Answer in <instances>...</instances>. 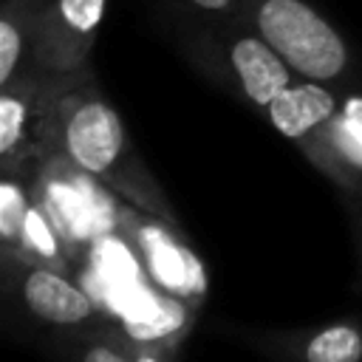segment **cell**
I'll list each match as a JSON object with an SVG mask.
<instances>
[{
	"label": "cell",
	"instance_id": "6da1fadb",
	"mask_svg": "<svg viewBox=\"0 0 362 362\" xmlns=\"http://www.w3.org/2000/svg\"><path fill=\"white\" fill-rule=\"evenodd\" d=\"M57 144L79 170L144 201L141 192L150 189V181L139 170L119 113L96 90L88 68L59 76Z\"/></svg>",
	"mask_w": 362,
	"mask_h": 362
},
{
	"label": "cell",
	"instance_id": "7a4b0ae2",
	"mask_svg": "<svg viewBox=\"0 0 362 362\" xmlns=\"http://www.w3.org/2000/svg\"><path fill=\"white\" fill-rule=\"evenodd\" d=\"M246 17L255 31L294 68V74L328 82L345 71V40L305 0H249Z\"/></svg>",
	"mask_w": 362,
	"mask_h": 362
},
{
	"label": "cell",
	"instance_id": "3957f363",
	"mask_svg": "<svg viewBox=\"0 0 362 362\" xmlns=\"http://www.w3.org/2000/svg\"><path fill=\"white\" fill-rule=\"evenodd\" d=\"M107 0H42L34 23L31 65L48 74L88 68Z\"/></svg>",
	"mask_w": 362,
	"mask_h": 362
},
{
	"label": "cell",
	"instance_id": "277c9868",
	"mask_svg": "<svg viewBox=\"0 0 362 362\" xmlns=\"http://www.w3.org/2000/svg\"><path fill=\"white\" fill-rule=\"evenodd\" d=\"M96 181L65 156L51 167L45 178L48 215L71 240H99L113 226V206L107 204Z\"/></svg>",
	"mask_w": 362,
	"mask_h": 362
},
{
	"label": "cell",
	"instance_id": "5b68a950",
	"mask_svg": "<svg viewBox=\"0 0 362 362\" xmlns=\"http://www.w3.org/2000/svg\"><path fill=\"white\" fill-rule=\"evenodd\" d=\"M133 238L150 277L156 280V286H161V291L184 303H198L206 294L204 263L189 246H184L156 223H141L139 229H133Z\"/></svg>",
	"mask_w": 362,
	"mask_h": 362
},
{
	"label": "cell",
	"instance_id": "8992f818",
	"mask_svg": "<svg viewBox=\"0 0 362 362\" xmlns=\"http://www.w3.org/2000/svg\"><path fill=\"white\" fill-rule=\"evenodd\" d=\"M226 62H229V71L238 79L243 96L263 110L280 90H286L291 85L294 68L257 31L232 37L229 48H226Z\"/></svg>",
	"mask_w": 362,
	"mask_h": 362
},
{
	"label": "cell",
	"instance_id": "52a82bcc",
	"mask_svg": "<svg viewBox=\"0 0 362 362\" xmlns=\"http://www.w3.org/2000/svg\"><path fill=\"white\" fill-rule=\"evenodd\" d=\"M337 107H339L337 96L328 88H322L317 79H308V82H291L286 90H280L269 102L266 116L286 139L303 141L308 133L325 130Z\"/></svg>",
	"mask_w": 362,
	"mask_h": 362
},
{
	"label": "cell",
	"instance_id": "ba28073f",
	"mask_svg": "<svg viewBox=\"0 0 362 362\" xmlns=\"http://www.w3.org/2000/svg\"><path fill=\"white\" fill-rule=\"evenodd\" d=\"M23 300L25 305L45 322L57 325H74L90 317L93 300L88 291L65 280L62 274L51 269H34L23 283Z\"/></svg>",
	"mask_w": 362,
	"mask_h": 362
},
{
	"label": "cell",
	"instance_id": "9c48e42d",
	"mask_svg": "<svg viewBox=\"0 0 362 362\" xmlns=\"http://www.w3.org/2000/svg\"><path fill=\"white\" fill-rule=\"evenodd\" d=\"M42 0H6L0 14V88L31 68L34 23Z\"/></svg>",
	"mask_w": 362,
	"mask_h": 362
},
{
	"label": "cell",
	"instance_id": "30bf717a",
	"mask_svg": "<svg viewBox=\"0 0 362 362\" xmlns=\"http://www.w3.org/2000/svg\"><path fill=\"white\" fill-rule=\"evenodd\" d=\"M124 328L133 339L141 342H153V339H164L173 337L184 328L187 322V308L184 300L173 297V294H150L141 291L122 314Z\"/></svg>",
	"mask_w": 362,
	"mask_h": 362
},
{
	"label": "cell",
	"instance_id": "8fae6325",
	"mask_svg": "<svg viewBox=\"0 0 362 362\" xmlns=\"http://www.w3.org/2000/svg\"><path fill=\"white\" fill-rule=\"evenodd\" d=\"M322 141L348 167L362 170V96H348L322 130Z\"/></svg>",
	"mask_w": 362,
	"mask_h": 362
},
{
	"label": "cell",
	"instance_id": "7c38bea8",
	"mask_svg": "<svg viewBox=\"0 0 362 362\" xmlns=\"http://www.w3.org/2000/svg\"><path fill=\"white\" fill-rule=\"evenodd\" d=\"M362 334L351 325H331L314 334L305 345V362H359Z\"/></svg>",
	"mask_w": 362,
	"mask_h": 362
},
{
	"label": "cell",
	"instance_id": "4fadbf2b",
	"mask_svg": "<svg viewBox=\"0 0 362 362\" xmlns=\"http://www.w3.org/2000/svg\"><path fill=\"white\" fill-rule=\"evenodd\" d=\"M20 240L37 252L40 257L45 260H59V243H57V232H54V223L51 218L37 209V206H28V215L23 221V232H20Z\"/></svg>",
	"mask_w": 362,
	"mask_h": 362
},
{
	"label": "cell",
	"instance_id": "5bb4252c",
	"mask_svg": "<svg viewBox=\"0 0 362 362\" xmlns=\"http://www.w3.org/2000/svg\"><path fill=\"white\" fill-rule=\"evenodd\" d=\"M25 215H28V201L23 187L14 181H3L0 184V235L6 243L20 240Z\"/></svg>",
	"mask_w": 362,
	"mask_h": 362
},
{
	"label": "cell",
	"instance_id": "9a60e30c",
	"mask_svg": "<svg viewBox=\"0 0 362 362\" xmlns=\"http://www.w3.org/2000/svg\"><path fill=\"white\" fill-rule=\"evenodd\" d=\"M198 11H206V14H218V17H235L240 11H246L249 0H189Z\"/></svg>",
	"mask_w": 362,
	"mask_h": 362
},
{
	"label": "cell",
	"instance_id": "2e32d148",
	"mask_svg": "<svg viewBox=\"0 0 362 362\" xmlns=\"http://www.w3.org/2000/svg\"><path fill=\"white\" fill-rule=\"evenodd\" d=\"M82 362H130V359L122 356V354H119L116 348H110V345H93V348L85 351Z\"/></svg>",
	"mask_w": 362,
	"mask_h": 362
},
{
	"label": "cell",
	"instance_id": "e0dca14e",
	"mask_svg": "<svg viewBox=\"0 0 362 362\" xmlns=\"http://www.w3.org/2000/svg\"><path fill=\"white\" fill-rule=\"evenodd\" d=\"M136 362H158V359H153V356H139Z\"/></svg>",
	"mask_w": 362,
	"mask_h": 362
}]
</instances>
